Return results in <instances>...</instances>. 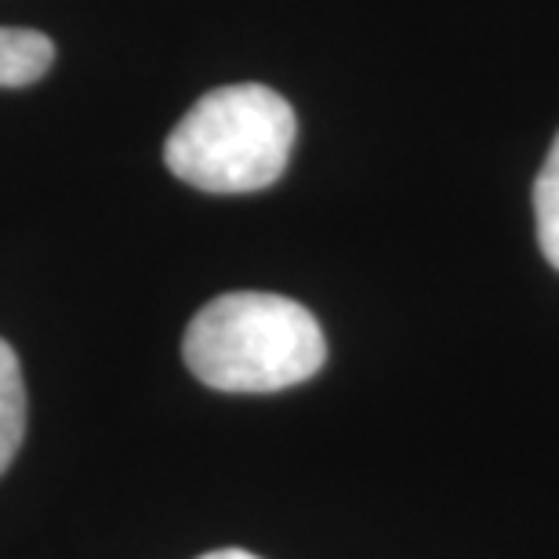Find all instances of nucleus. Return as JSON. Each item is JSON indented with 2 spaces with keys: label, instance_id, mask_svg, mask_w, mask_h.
Segmentation results:
<instances>
[{
  "label": "nucleus",
  "instance_id": "obj_1",
  "mask_svg": "<svg viewBox=\"0 0 559 559\" xmlns=\"http://www.w3.org/2000/svg\"><path fill=\"white\" fill-rule=\"evenodd\" d=\"M186 367L218 393H280L309 382L328 364L317 317L284 295L229 290L186 328Z\"/></svg>",
  "mask_w": 559,
  "mask_h": 559
},
{
  "label": "nucleus",
  "instance_id": "obj_2",
  "mask_svg": "<svg viewBox=\"0 0 559 559\" xmlns=\"http://www.w3.org/2000/svg\"><path fill=\"white\" fill-rule=\"evenodd\" d=\"M295 135L298 120L284 95L265 84H229L207 92L178 120L164 164L204 193H259L287 171Z\"/></svg>",
  "mask_w": 559,
  "mask_h": 559
},
{
  "label": "nucleus",
  "instance_id": "obj_3",
  "mask_svg": "<svg viewBox=\"0 0 559 559\" xmlns=\"http://www.w3.org/2000/svg\"><path fill=\"white\" fill-rule=\"evenodd\" d=\"M55 62V44L37 29L0 26V87L37 84Z\"/></svg>",
  "mask_w": 559,
  "mask_h": 559
},
{
  "label": "nucleus",
  "instance_id": "obj_4",
  "mask_svg": "<svg viewBox=\"0 0 559 559\" xmlns=\"http://www.w3.org/2000/svg\"><path fill=\"white\" fill-rule=\"evenodd\" d=\"M26 436V382L15 349L0 338V476L15 462Z\"/></svg>",
  "mask_w": 559,
  "mask_h": 559
},
{
  "label": "nucleus",
  "instance_id": "obj_5",
  "mask_svg": "<svg viewBox=\"0 0 559 559\" xmlns=\"http://www.w3.org/2000/svg\"><path fill=\"white\" fill-rule=\"evenodd\" d=\"M534 222H538L542 254L559 270V135L534 182Z\"/></svg>",
  "mask_w": 559,
  "mask_h": 559
},
{
  "label": "nucleus",
  "instance_id": "obj_6",
  "mask_svg": "<svg viewBox=\"0 0 559 559\" xmlns=\"http://www.w3.org/2000/svg\"><path fill=\"white\" fill-rule=\"evenodd\" d=\"M197 559H262V556L243 552V549H218V552H204V556H197Z\"/></svg>",
  "mask_w": 559,
  "mask_h": 559
}]
</instances>
